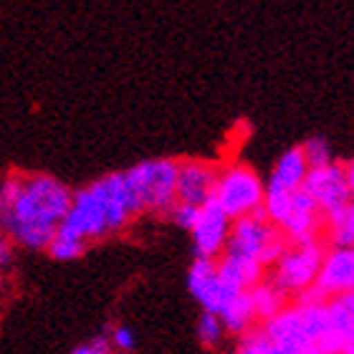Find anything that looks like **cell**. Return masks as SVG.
Returning a JSON list of instances; mask_svg holds the SVG:
<instances>
[{"mask_svg": "<svg viewBox=\"0 0 354 354\" xmlns=\"http://www.w3.org/2000/svg\"><path fill=\"white\" fill-rule=\"evenodd\" d=\"M74 190L46 172H8L0 180V230L26 251H46Z\"/></svg>", "mask_w": 354, "mask_h": 354, "instance_id": "cell-1", "label": "cell"}, {"mask_svg": "<svg viewBox=\"0 0 354 354\" xmlns=\"http://www.w3.org/2000/svg\"><path fill=\"white\" fill-rule=\"evenodd\" d=\"M177 165L180 160H172V157H155V160H142L124 170L134 195L140 198L142 215L147 213L167 218L170 207L177 203Z\"/></svg>", "mask_w": 354, "mask_h": 354, "instance_id": "cell-2", "label": "cell"}, {"mask_svg": "<svg viewBox=\"0 0 354 354\" xmlns=\"http://www.w3.org/2000/svg\"><path fill=\"white\" fill-rule=\"evenodd\" d=\"M286 245H288L286 236L281 233L279 225H273V223L266 218V213L259 205L251 215L236 218V221L230 223L225 251L256 259V261H261L266 268H271V266L276 263V259L283 253Z\"/></svg>", "mask_w": 354, "mask_h": 354, "instance_id": "cell-3", "label": "cell"}, {"mask_svg": "<svg viewBox=\"0 0 354 354\" xmlns=\"http://www.w3.org/2000/svg\"><path fill=\"white\" fill-rule=\"evenodd\" d=\"M326 241L324 236L311 238V241H301V243H288L283 248L276 263L268 268V279L279 288H283L291 299L314 286L319 273V266L324 259Z\"/></svg>", "mask_w": 354, "mask_h": 354, "instance_id": "cell-4", "label": "cell"}, {"mask_svg": "<svg viewBox=\"0 0 354 354\" xmlns=\"http://www.w3.org/2000/svg\"><path fill=\"white\" fill-rule=\"evenodd\" d=\"M266 183L259 177V172L253 170L251 165L233 162L228 167L218 170L215 177V187L210 198L218 203L223 213L228 215L230 221L251 215L263 200Z\"/></svg>", "mask_w": 354, "mask_h": 354, "instance_id": "cell-5", "label": "cell"}, {"mask_svg": "<svg viewBox=\"0 0 354 354\" xmlns=\"http://www.w3.org/2000/svg\"><path fill=\"white\" fill-rule=\"evenodd\" d=\"M91 185L99 192V198L104 200L111 236H119L122 230H127L132 225L134 218L142 215L140 198L134 195L132 185H129L124 172H106V175L96 177Z\"/></svg>", "mask_w": 354, "mask_h": 354, "instance_id": "cell-6", "label": "cell"}, {"mask_svg": "<svg viewBox=\"0 0 354 354\" xmlns=\"http://www.w3.org/2000/svg\"><path fill=\"white\" fill-rule=\"evenodd\" d=\"M301 187L317 200L324 221L329 215L339 213L342 207H347L352 203V192H349L344 165L329 162V165H322V167H309Z\"/></svg>", "mask_w": 354, "mask_h": 354, "instance_id": "cell-7", "label": "cell"}, {"mask_svg": "<svg viewBox=\"0 0 354 354\" xmlns=\"http://www.w3.org/2000/svg\"><path fill=\"white\" fill-rule=\"evenodd\" d=\"M263 332L273 342L276 354H317V344L304 326L301 311L294 301L286 304L279 314L261 322Z\"/></svg>", "mask_w": 354, "mask_h": 354, "instance_id": "cell-8", "label": "cell"}, {"mask_svg": "<svg viewBox=\"0 0 354 354\" xmlns=\"http://www.w3.org/2000/svg\"><path fill=\"white\" fill-rule=\"evenodd\" d=\"M230 218L223 213L218 203L213 198L205 200L200 205L198 221L192 223V228L187 230L192 238V251L195 256H205V259H218L225 251L230 233Z\"/></svg>", "mask_w": 354, "mask_h": 354, "instance_id": "cell-9", "label": "cell"}, {"mask_svg": "<svg viewBox=\"0 0 354 354\" xmlns=\"http://www.w3.org/2000/svg\"><path fill=\"white\" fill-rule=\"evenodd\" d=\"M314 288L324 299L342 294H354V248L326 245L324 259L319 266Z\"/></svg>", "mask_w": 354, "mask_h": 354, "instance_id": "cell-10", "label": "cell"}, {"mask_svg": "<svg viewBox=\"0 0 354 354\" xmlns=\"http://www.w3.org/2000/svg\"><path fill=\"white\" fill-rule=\"evenodd\" d=\"M279 228L286 236L288 243H301V241H311V238L324 236V215L319 210L317 200L311 198L304 187L294 190L286 221L281 223Z\"/></svg>", "mask_w": 354, "mask_h": 354, "instance_id": "cell-11", "label": "cell"}, {"mask_svg": "<svg viewBox=\"0 0 354 354\" xmlns=\"http://www.w3.org/2000/svg\"><path fill=\"white\" fill-rule=\"evenodd\" d=\"M187 291L200 304V309L218 314L223 301L228 299V294H225V288L221 283V276H218V261L195 256L190 268H187Z\"/></svg>", "mask_w": 354, "mask_h": 354, "instance_id": "cell-12", "label": "cell"}, {"mask_svg": "<svg viewBox=\"0 0 354 354\" xmlns=\"http://www.w3.org/2000/svg\"><path fill=\"white\" fill-rule=\"evenodd\" d=\"M218 167L205 160H180L177 165V200L203 205L210 200L215 187Z\"/></svg>", "mask_w": 354, "mask_h": 354, "instance_id": "cell-13", "label": "cell"}, {"mask_svg": "<svg viewBox=\"0 0 354 354\" xmlns=\"http://www.w3.org/2000/svg\"><path fill=\"white\" fill-rule=\"evenodd\" d=\"M215 261H218V276H221V283L228 296L248 291L253 283H259L266 273H268V268H266L261 261L248 259V256H238V253L223 251Z\"/></svg>", "mask_w": 354, "mask_h": 354, "instance_id": "cell-14", "label": "cell"}, {"mask_svg": "<svg viewBox=\"0 0 354 354\" xmlns=\"http://www.w3.org/2000/svg\"><path fill=\"white\" fill-rule=\"evenodd\" d=\"M329 324H332V354H354V294L329 299Z\"/></svg>", "mask_w": 354, "mask_h": 354, "instance_id": "cell-15", "label": "cell"}, {"mask_svg": "<svg viewBox=\"0 0 354 354\" xmlns=\"http://www.w3.org/2000/svg\"><path fill=\"white\" fill-rule=\"evenodd\" d=\"M218 317H221L223 326H225V332L238 337L241 332L245 329H251V326L259 324V319H256V311H253V304H251V296L248 291H241V294H230L225 301H223L221 311H218Z\"/></svg>", "mask_w": 354, "mask_h": 354, "instance_id": "cell-16", "label": "cell"}, {"mask_svg": "<svg viewBox=\"0 0 354 354\" xmlns=\"http://www.w3.org/2000/svg\"><path fill=\"white\" fill-rule=\"evenodd\" d=\"M248 296H251V304H253V311H256L259 324L266 322V319H271L273 314H279L286 304H291V296H288L283 288L276 286V283L268 279V273H266L259 283H253V286L248 288Z\"/></svg>", "mask_w": 354, "mask_h": 354, "instance_id": "cell-17", "label": "cell"}, {"mask_svg": "<svg viewBox=\"0 0 354 354\" xmlns=\"http://www.w3.org/2000/svg\"><path fill=\"white\" fill-rule=\"evenodd\" d=\"M306 172H309V162H306V157H304V152H301V145H299V147L286 149V152L279 157V162L273 167L268 183L283 185L288 190H299L304 185Z\"/></svg>", "mask_w": 354, "mask_h": 354, "instance_id": "cell-18", "label": "cell"}, {"mask_svg": "<svg viewBox=\"0 0 354 354\" xmlns=\"http://www.w3.org/2000/svg\"><path fill=\"white\" fill-rule=\"evenodd\" d=\"M324 241L326 245H344L354 248V200L339 213L329 215L324 221Z\"/></svg>", "mask_w": 354, "mask_h": 354, "instance_id": "cell-19", "label": "cell"}, {"mask_svg": "<svg viewBox=\"0 0 354 354\" xmlns=\"http://www.w3.org/2000/svg\"><path fill=\"white\" fill-rule=\"evenodd\" d=\"M291 198H294V190H288V187L276 185V183H266L261 210H263L266 218H268L273 225H281V223L286 221L288 207H291Z\"/></svg>", "mask_w": 354, "mask_h": 354, "instance_id": "cell-20", "label": "cell"}, {"mask_svg": "<svg viewBox=\"0 0 354 354\" xmlns=\"http://www.w3.org/2000/svg\"><path fill=\"white\" fill-rule=\"evenodd\" d=\"M88 248V241L76 236H68V233H61L56 230L51 238V243L46 245V253L51 256L53 261H61V263H68V261L82 259Z\"/></svg>", "mask_w": 354, "mask_h": 354, "instance_id": "cell-21", "label": "cell"}, {"mask_svg": "<svg viewBox=\"0 0 354 354\" xmlns=\"http://www.w3.org/2000/svg\"><path fill=\"white\" fill-rule=\"evenodd\" d=\"M195 334H198V342L203 349H218L225 339V326H223L221 317L215 311H203L195 324Z\"/></svg>", "mask_w": 354, "mask_h": 354, "instance_id": "cell-22", "label": "cell"}, {"mask_svg": "<svg viewBox=\"0 0 354 354\" xmlns=\"http://www.w3.org/2000/svg\"><path fill=\"white\" fill-rule=\"evenodd\" d=\"M236 352L238 354H276V349H273V342L268 339V334L263 332V326L256 324L236 337Z\"/></svg>", "mask_w": 354, "mask_h": 354, "instance_id": "cell-23", "label": "cell"}, {"mask_svg": "<svg viewBox=\"0 0 354 354\" xmlns=\"http://www.w3.org/2000/svg\"><path fill=\"white\" fill-rule=\"evenodd\" d=\"M301 152L304 157H306V162H309V167H322V165H329L334 162L332 157V147H329V142L324 140V137H309V140L301 145Z\"/></svg>", "mask_w": 354, "mask_h": 354, "instance_id": "cell-24", "label": "cell"}, {"mask_svg": "<svg viewBox=\"0 0 354 354\" xmlns=\"http://www.w3.org/2000/svg\"><path fill=\"white\" fill-rule=\"evenodd\" d=\"M106 334H109V342H111V349L114 352H134L137 347V337L134 332L129 329L127 324H106L104 326Z\"/></svg>", "mask_w": 354, "mask_h": 354, "instance_id": "cell-25", "label": "cell"}, {"mask_svg": "<svg viewBox=\"0 0 354 354\" xmlns=\"http://www.w3.org/2000/svg\"><path fill=\"white\" fill-rule=\"evenodd\" d=\"M198 213H200V205H192V203H183V200H177L175 205L170 207L167 218H170V221L175 223L177 228L190 230L192 223L198 221Z\"/></svg>", "mask_w": 354, "mask_h": 354, "instance_id": "cell-26", "label": "cell"}, {"mask_svg": "<svg viewBox=\"0 0 354 354\" xmlns=\"http://www.w3.org/2000/svg\"><path fill=\"white\" fill-rule=\"evenodd\" d=\"M71 352H74V354H109V352H114V349H111L109 334L104 332V334H96V337H91V339L79 342Z\"/></svg>", "mask_w": 354, "mask_h": 354, "instance_id": "cell-27", "label": "cell"}, {"mask_svg": "<svg viewBox=\"0 0 354 354\" xmlns=\"http://www.w3.org/2000/svg\"><path fill=\"white\" fill-rule=\"evenodd\" d=\"M13 248L15 243L0 230V268H8V266L13 263Z\"/></svg>", "mask_w": 354, "mask_h": 354, "instance_id": "cell-28", "label": "cell"}, {"mask_svg": "<svg viewBox=\"0 0 354 354\" xmlns=\"http://www.w3.org/2000/svg\"><path fill=\"white\" fill-rule=\"evenodd\" d=\"M344 172H347V183H349V192H352V200H354V157L344 165Z\"/></svg>", "mask_w": 354, "mask_h": 354, "instance_id": "cell-29", "label": "cell"}, {"mask_svg": "<svg viewBox=\"0 0 354 354\" xmlns=\"http://www.w3.org/2000/svg\"><path fill=\"white\" fill-rule=\"evenodd\" d=\"M3 283H6V281H3V273H0V294H3Z\"/></svg>", "mask_w": 354, "mask_h": 354, "instance_id": "cell-30", "label": "cell"}]
</instances>
